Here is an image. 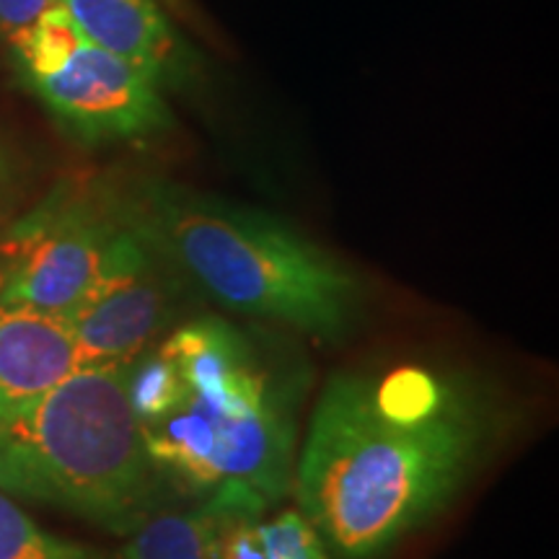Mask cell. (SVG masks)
Instances as JSON below:
<instances>
[{
    "label": "cell",
    "mask_w": 559,
    "mask_h": 559,
    "mask_svg": "<svg viewBox=\"0 0 559 559\" xmlns=\"http://www.w3.org/2000/svg\"><path fill=\"white\" fill-rule=\"evenodd\" d=\"M58 0H0V39L16 45Z\"/></svg>",
    "instance_id": "obj_13"
},
{
    "label": "cell",
    "mask_w": 559,
    "mask_h": 559,
    "mask_svg": "<svg viewBox=\"0 0 559 559\" xmlns=\"http://www.w3.org/2000/svg\"><path fill=\"white\" fill-rule=\"evenodd\" d=\"M0 559H115V557L41 528L16 500L0 492Z\"/></svg>",
    "instance_id": "obj_11"
},
{
    "label": "cell",
    "mask_w": 559,
    "mask_h": 559,
    "mask_svg": "<svg viewBox=\"0 0 559 559\" xmlns=\"http://www.w3.org/2000/svg\"><path fill=\"white\" fill-rule=\"evenodd\" d=\"M506 428L502 396L461 370H345L321 389L290 489L330 555L376 559L459 498Z\"/></svg>",
    "instance_id": "obj_1"
},
{
    "label": "cell",
    "mask_w": 559,
    "mask_h": 559,
    "mask_svg": "<svg viewBox=\"0 0 559 559\" xmlns=\"http://www.w3.org/2000/svg\"><path fill=\"white\" fill-rule=\"evenodd\" d=\"M128 373L145 451L171 495L247 485L272 506L290 492L306 379L260 334L223 317L190 319Z\"/></svg>",
    "instance_id": "obj_2"
},
{
    "label": "cell",
    "mask_w": 559,
    "mask_h": 559,
    "mask_svg": "<svg viewBox=\"0 0 559 559\" xmlns=\"http://www.w3.org/2000/svg\"><path fill=\"white\" fill-rule=\"evenodd\" d=\"M81 366L66 321L0 298V419Z\"/></svg>",
    "instance_id": "obj_9"
},
{
    "label": "cell",
    "mask_w": 559,
    "mask_h": 559,
    "mask_svg": "<svg viewBox=\"0 0 559 559\" xmlns=\"http://www.w3.org/2000/svg\"><path fill=\"white\" fill-rule=\"evenodd\" d=\"M16 181H19V164L13 158V153L9 145L0 140V213L3 207L9 205L13 190H16Z\"/></svg>",
    "instance_id": "obj_14"
},
{
    "label": "cell",
    "mask_w": 559,
    "mask_h": 559,
    "mask_svg": "<svg viewBox=\"0 0 559 559\" xmlns=\"http://www.w3.org/2000/svg\"><path fill=\"white\" fill-rule=\"evenodd\" d=\"M109 190L128 230L223 311L321 342L358 326V272L280 215L153 174L109 177Z\"/></svg>",
    "instance_id": "obj_3"
},
{
    "label": "cell",
    "mask_w": 559,
    "mask_h": 559,
    "mask_svg": "<svg viewBox=\"0 0 559 559\" xmlns=\"http://www.w3.org/2000/svg\"><path fill=\"white\" fill-rule=\"evenodd\" d=\"M124 223L109 177H68L0 230V298L66 321L107 267Z\"/></svg>",
    "instance_id": "obj_6"
},
{
    "label": "cell",
    "mask_w": 559,
    "mask_h": 559,
    "mask_svg": "<svg viewBox=\"0 0 559 559\" xmlns=\"http://www.w3.org/2000/svg\"><path fill=\"white\" fill-rule=\"evenodd\" d=\"M130 362L81 366L0 419V492L128 536L169 506L130 400Z\"/></svg>",
    "instance_id": "obj_4"
},
{
    "label": "cell",
    "mask_w": 559,
    "mask_h": 559,
    "mask_svg": "<svg viewBox=\"0 0 559 559\" xmlns=\"http://www.w3.org/2000/svg\"><path fill=\"white\" fill-rule=\"evenodd\" d=\"M264 559H332L319 531L300 510H283L272 519H260Z\"/></svg>",
    "instance_id": "obj_12"
},
{
    "label": "cell",
    "mask_w": 559,
    "mask_h": 559,
    "mask_svg": "<svg viewBox=\"0 0 559 559\" xmlns=\"http://www.w3.org/2000/svg\"><path fill=\"white\" fill-rule=\"evenodd\" d=\"M187 508L164 506L124 536L115 559H218L230 521L264 515L270 502L247 485H223Z\"/></svg>",
    "instance_id": "obj_10"
},
{
    "label": "cell",
    "mask_w": 559,
    "mask_h": 559,
    "mask_svg": "<svg viewBox=\"0 0 559 559\" xmlns=\"http://www.w3.org/2000/svg\"><path fill=\"white\" fill-rule=\"evenodd\" d=\"M9 52L19 81L81 143H128L174 128L164 91L83 37L60 3Z\"/></svg>",
    "instance_id": "obj_5"
},
{
    "label": "cell",
    "mask_w": 559,
    "mask_h": 559,
    "mask_svg": "<svg viewBox=\"0 0 559 559\" xmlns=\"http://www.w3.org/2000/svg\"><path fill=\"white\" fill-rule=\"evenodd\" d=\"M79 32L164 91L192 86L200 55L181 37L158 0H58Z\"/></svg>",
    "instance_id": "obj_8"
},
{
    "label": "cell",
    "mask_w": 559,
    "mask_h": 559,
    "mask_svg": "<svg viewBox=\"0 0 559 559\" xmlns=\"http://www.w3.org/2000/svg\"><path fill=\"white\" fill-rule=\"evenodd\" d=\"M128 228V226H124ZM185 283L132 230L66 319L83 366L130 362L174 330Z\"/></svg>",
    "instance_id": "obj_7"
}]
</instances>
